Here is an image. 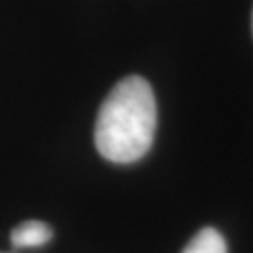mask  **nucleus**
<instances>
[{
  "label": "nucleus",
  "instance_id": "obj_3",
  "mask_svg": "<svg viewBox=\"0 0 253 253\" xmlns=\"http://www.w3.org/2000/svg\"><path fill=\"white\" fill-rule=\"evenodd\" d=\"M182 253H227V242L214 227H205L188 242Z\"/></svg>",
  "mask_w": 253,
  "mask_h": 253
},
{
  "label": "nucleus",
  "instance_id": "obj_1",
  "mask_svg": "<svg viewBox=\"0 0 253 253\" xmlns=\"http://www.w3.org/2000/svg\"><path fill=\"white\" fill-rule=\"evenodd\" d=\"M158 107L152 86L139 75L124 77L101 103L94 143L98 152L113 163L141 160L154 143Z\"/></svg>",
  "mask_w": 253,
  "mask_h": 253
},
{
  "label": "nucleus",
  "instance_id": "obj_2",
  "mask_svg": "<svg viewBox=\"0 0 253 253\" xmlns=\"http://www.w3.org/2000/svg\"><path fill=\"white\" fill-rule=\"evenodd\" d=\"M51 238H53L51 225L38 219H30L17 225L9 236L13 248H40V246H45Z\"/></svg>",
  "mask_w": 253,
  "mask_h": 253
},
{
  "label": "nucleus",
  "instance_id": "obj_4",
  "mask_svg": "<svg viewBox=\"0 0 253 253\" xmlns=\"http://www.w3.org/2000/svg\"><path fill=\"white\" fill-rule=\"evenodd\" d=\"M252 28H253V17H252Z\"/></svg>",
  "mask_w": 253,
  "mask_h": 253
}]
</instances>
